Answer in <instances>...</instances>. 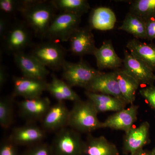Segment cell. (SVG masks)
<instances>
[{"label":"cell","mask_w":155,"mask_h":155,"mask_svg":"<svg viewBox=\"0 0 155 155\" xmlns=\"http://www.w3.org/2000/svg\"><path fill=\"white\" fill-rule=\"evenodd\" d=\"M20 12L36 36L44 38L57 9L51 1H23Z\"/></svg>","instance_id":"1"},{"label":"cell","mask_w":155,"mask_h":155,"mask_svg":"<svg viewBox=\"0 0 155 155\" xmlns=\"http://www.w3.org/2000/svg\"><path fill=\"white\" fill-rule=\"evenodd\" d=\"M69 113L68 127L79 133L90 134L101 128L102 122L97 117V111L89 101H80L74 102Z\"/></svg>","instance_id":"2"},{"label":"cell","mask_w":155,"mask_h":155,"mask_svg":"<svg viewBox=\"0 0 155 155\" xmlns=\"http://www.w3.org/2000/svg\"><path fill=\"white\" fill-rule=\"evenodd\" d=\"M50 146L53 155H85V141L79 132L69 127L56 132Z\"/></svg>","instance_id":"3"},{"label":"cell","mask_w":155,"mask_h":155,"mask_svg":"<svg viewBox=\"0 0 155 155\" xmlns=\"http://www.w3.org/2000/svg\"><path fill=\"white\" fill-rule=\"evenodd\" d=\"M81 16L64 12L56 14L44 38L56 42L69 41L72 34L79 28Z\"/></svg>","instance_id":"4"},{"label":"cell","mask_w":155,"mask_h":155,"mask_svg":"<svg viewBox=\"0 0 155 155\" xmlns=\"http://www.w3.org/2000/svg\"><path fill=\"white\" fill-rule=\"evenodd\" d=\"M62 69L63 80L69 85L84 89L102 72L83 60L75 63L66 61Z\"/></svg>","instance_id":"5"},{"label":"cell","mask_w":155,"mask_h":155,"mask_svg":"<svg viewBox=\"0 0 155 155\" xmlns=\"http://www.w3.org/2000/svg\"><path fill=\"white\" fill-rule=\"evenodd\" d=\"M34 56L45 67L53 70L62 69L65 62L66 51L58 42L49 41L38 45L32 50Z\"/></svg>","instance_id":"6"},{"label":"cell","mask_w":155,"mask_h":155,"mask_svg":"<svg viewBox=\"0 0 155 155\" xmlns=\"http://www.w3.org/2000/svg\"><path fill=\"white\" fill-rule=\"evenodd\" d=\"M46 131L35 123L14 128L8 139L15 145L31 147L43 142L46 137Z\"/></svg>","instance_id":"7"},{"label":"cell","mask_w":155,"mask_h":155,"mask_svg":"<svg viewBox=\"0 0 155 155\" xmlns=\"http://www.w3.org/2000/svg\"><path fill=\"white\" fill-rule=\"evenodd\" d=\"M51 106V101L48 97L24 99L18 104L19 114L28 123L41 122Z\"/></svg>","instance_id":"8"},{"label":"cell","mask_w":155,"mask_h":155,"mask_svg":"<svg viewBox=\"0 0 155 155\" xmlns=\"http://www.w3.org/2000/svg\"><path fill=\"white\" fill-rule=\"evenodd\" d=\"M14 61L23 76L38 80H46L49 74L47 67L31 54L23 51L14 54Z\"/></svg>","instance_id":"9"},{"label":"cell","mask_w":155,"mask_h":155,"mask_svg":"<svg viewBox=\"0 0 155 155\" xmlns=\"http://www.w3.org/2000/svg\"><path fill=\"white\" fill-rule=\"evenodd\" d=\"M123 68L130 75L138 81L140 84L148 86L153 85L155 74L152 69L130 52L124 50Z\"/></svg>","instance_id":"10"},{"label":"cell","mask_w":155,"mask_h":155,"mask_svg":"<svg viewBox=\"0 0 155 155\" xmlns=\"http://www.w3.org/2000/svg\"><path fill=\"white\" fill-rule=\"evenodd\" d=\"M69 113L64 102H58L51 106L41 121V127L46 132H57L68 127Z\"/></svg>","instance_id":"11"},{"label":"cell","mask_w":155,"mask_h":155,"mask_svg":"<svg viewBox=\"0 0 155 155\" xmlns=\"http://www.w3.org/2000/svg\"><path fill=\"white\" fill-rule=\"evenodd\" d=\"M14 88L12 95L21 97L24 99L41 97L44 91H46V80H38L24 77H13Z\"/></svg>","instance_id":"12"},{"label":"cell","mask_w":155,"mask_h":155,"mask_svg":"<svg viewBox=\"0 0 155 155\" xmlns=\"http://www.w3.org/2000/svg\"><path fill=\"white\" fill-rule=\"evenodd\" d=\"M139 106L130 105L128 107L116 112L102 122L101 128H109L124 131L125 133L130 130L137 120Z\"/></svg>","instance_id":"13"},{"label":"cell","mask_w":155,"mask_h":155,"mask_svg":"<svg viewBox=\"0 0 155 155\" xmlns=\"http://www.w3.org/2000/svg\"><path fill=\"white\" fill-rule=\"evenodd\" d=\"M70 51L73 54L83 56L93 54L97 48L90 28H78L69 40Z\"/></svg>","instance_id":"14"},{"label":"cell","mask_w":155,"mask_h":155,"mask_svg":"<svg viewBox=\"0 0 155 155\" xmlns=\"http://www.w3.org/2000/svg\"><path fill=\"white\" fill-rule=\"evenodd\" d=\"M85 89L86 91L112 96L127 104L120 91L114 72H102Z\"/></svg>","instance_id":"15"},{"label":"cell","mask_w":155,"mask_h":155,"mask_svg":"<svg viewBox=\"0 0 155 155\" xmlns=\"http://www.w3.org/2000/svg\"><path fill=\"white\" fill-rule=\"evenodd\" d=\"M150 127L149 122H144L138 127H132L125 133L123 146L124 153L131 155L136 151L143 148L147 143Z\"/></svg>","instance_id":"16"},{"label":"cell","mask_w":155,"mask_h":155,"mask_svg":"<svg viewBox=\"0 0 155 155\" xmlns=\"http://www.w3.org/2000/svg\"><path fill=\"white\" fill-rule=\"evenodd\" d=\"M5 39L6 49L14 54L23 51L30 43L31 37L26 26L22 23H19L8 31Z\"/></svg>","instance_id":"17"},{"label":"cell","mask_w":155,"mask_h":155,"mask_svg":"<svg viewBox=\"0 0 155 155\" xmlns=\"http://www.w3.org/2000/svg\"><path fill=\"white\" fill-rule=\"evenodd\" d=\"M94 55L96 59L97 65L100 69H119L123 61L116 54L110 41H105L99 48L96 49Z\"/></svg>","instance_id":"18"},{"label":"cell","mask_w":155,"mask_h":155,"mask_svg":"<svg viewBox=\"0 0 155 155\" xmlns=\"http://www.w3.org/2000/svg\"><path fill=\"white\" fill-rule=\"evenodd\" d=\"M87 97L96 109L98 113L108 111L117 112L125 109L127 104L117 98L109 95L85 91Z\"/></svg>","instance_id":"19"},{"label":"cell","mask_w":155,"mask_h":155,"mask_svg":"<svg viewBox=\"0 0 155 155\" xmlns=\"http://www.w3.org/2000/svg\"><path fill=\"white\" fill-rule=\"evenodd\" d=\"M129 52L155 71V45L142 42L137 39L130 40L126 45Z\"/></svg>","instance_id":"20"},{"label":"cell","mask_w":155,"mask_h":155,"mask_svg":"<svg viewBox=\"0 0 155 155\" xmlns=\"http://www.w3.org/2000/svg\"><path fill=\"white\" fill-rule=\"evenodd\" d=\"M116 22L115 13L107 7H99L93 9L90 15V28L91 29L111 30L114 28Z\"/></svg>","instance_id":"21"},{"label":"cell","mask_w":155,"mask_h":155,"mask_svg":"<svg viewBox=\"0 0 155 155\" xmlns=\"http://www.w3.org/2000/svg\"><path fill=\"white\" fill-rule=\"evenodd\" d=\"M46 91L48 92L58 102L69 101L75 102L81 100L70 85L54 74L51 75V82L47 84Z\"/></svg>","instance_id":"22"},{"label":"cell","mask_w":155,"mask_h":155,"mask_svg":"<svg viewBox=\"0 0 155 155\" xmlns=\"http://www.w3.org/2000/svg\"><path fill=\"white\" fill-rule=\"evenodd\" d=\"M114 72L120 91L127 104H133L136 93L140 83L124 69H116Z\"/></svg>","instance_id":"23"},{"label":"cell","mask_w":155,"mask_h":155,"mask_svg":"<svg viewBox=\"0 0 155 155\" xmlns=\"http://www.w3.org/2000/svg\"><path fill=\"white\" fill-rule=\"evenodd\" d=\"M85 144V155H119L116 145L103 136L96 137L89 134Z\"/></svg>","instance_id":"24"},{"label":"cell","mask_w":155,"mask_h":155,"mask_svg":"<svg viewBox=\"0 0 155 155\" xmlns=\"http://www.w3.org/2000/svg\"><path fill=\"white\" fill-rule=\"evenodd\" d=\"M119 29L132 35L137 39H147L144 20L130 12L126 15Z\"/></svg>","instance_id":"25"},{"label":"cell","mask_w":155,"mask_h":155,"mask_svg":"<svg viewBox=\"0 0 155 155\" xmlns=\"http://www.w3.org/2000/svg\"><path fill=\"white\" fill-rule=\"evenodd\" d=\"M51 2L57 10L61 12L82 15L90 9L89 4L85 0H55Z\"/></svg>","instance_id":"26"},{"label":"cell","mask_w":155,"mask_h":155,"mask_svg":"<svg viewBox=\"0 0 155 155\" xmlns=\"http://www.w3.org/2000/svg\"><path fill=\"white\" fill-rule=\"evenodd\" d=\"M13 95L3 97L0 101V125L4 129L9 128L14 122Z\"/></svg>","instance_id":"27"},{"label":"cell","mask_w":155,"mask_h":155,"mask_svg":"<svg viewBox=\"0 0 155 155\" xmlns=\"http://www.w3.org/2000/svg\"><path fill=\"white\" fill-rule=\"evenodd\" d=\"M130 12L144 20L155 16V0H136L131 4Z\"/></svg>","instance_id":"28"},{"label":"cell","mask_w":155,"mask_h":155,"mask_svg":"<svg viewBox=\"0 0 155 155\" xmlns=\"http://www.w3.org/2000/svg\"><path fill=\"white\" fill-rule=\"evenodd\" d=\"M22 155H53L50 145L42 142L29 147Z\"/></svg>","instance_id":"29"},{"label":"cell","mask_w":155,"mask_h":155,"mask_svg":"<svg viewBox=\"0 0 155 155\" xmlns=\"http://www.w3.org/2000/svg\"><path fill=\"white\" fill-rule=\"evenodd\" d=\"M22 1L1 0L0 9L5 14H12L16 11L20 12L22 9Z\"/></svg>","instance_id":"30"},{"label":"cell","mask_w":155,"mask_h":155,"mask_svg":"<svg viewBox=\"0 0 155 155\" xmlns=\"http://www.w3.org/2000/svg\"><path fill=\"white\" fill-rule=\"evenodd\" d=\"M140 94L155 110V86L153 85L143 87L140 90Z\"/></svg>","instance_id":"31"},{"label":"cell","mask_w":155,"mask_h":155,"mask_svg":"<svg viewBox=\"0 0 155 155\" xmlns=\"http://www.w3.org/2000/svg\"><path fill=\"white\" fill-rule=\"evenodd\" d=\"M16 146L8 138L3 140L0 148V155H17Z\"/></svg>","instance_id":"32"},{"label":"cell","mask_w":155,"mask_h":155,"mask_svg":"<svg viewBox=\"0 0 155 155\" xmlns=\"http://www.w3.org/2000/svg\"><path fill=\"white\" fill-rule=\"evenodd\" d=\"M147 39H155V16L144 19Z\"/></svg>","instance_id":"33"},{"label":"cell","mask_w":155,"mask_h":155,"mask_svg":"<svg viewBox=\"0 0 155 155\" xmlns=\"http://www.w3.org/2000/svg\"><path fill=\"white\" fill-rule=\"evenodd\" d=\"M8 30V22L5 18H2L0 19V37L1 38H5Z\"/></svg>","instance_id":"34"},{"label":"cell","mask_w":155,"mask_h":155,"mask_svg":"<svg viewBox=\"0 0 155 155\" xmlns=\"http://www.w3.org/2000/svg\"><path fill=\"white\" fill-rule=\"evenodd\" d=\"M8 79V74L6 68L4 65H1L0 67V86L3 87Z\"/></svg>","instance_id":"35"},{"label":"cell","mask_w":155,"mask_h":155,"mask_svg":"<svg viewBox=\"0 0 155 155\" xmlns=\"http://www.w3.org/2000/svg\"><path fill=\"white\" fill-rule=\"evenodd\" d=\"M130 155H153L151 151L144 149L143 148L136 151Z\"/></svg>","instance_id":"36"},{"label":"cell","mask_w":155,"mask_h":155,"mask_svg":"<svg viewBox=\"0 0 155 155\" xmlns=\"http://www.w3.org/2000/svg\"><path fill=\"white\" fill-rule=\"evenodd\" d=\"M151 152L153 155H155V148L152 150Z\"/></svg>","instance_id":"37"}]
</instances>
